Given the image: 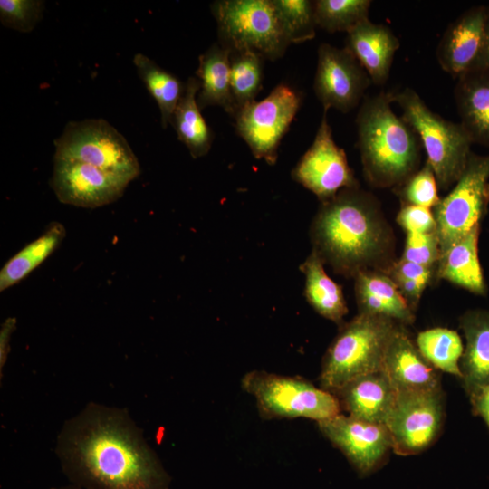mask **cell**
<instances>
[{"instance_id":"cell-1","label":"cell","mask_w":489,"mask_h":489,"mask_svg":"<svg viewBox=\"0 0 489 489\" xmlns=\"http://www.w3.org/2000/svg\"><path fill=\"white\" fill-rule=\"evenodd\" d=\"M54 453L84 489H169L171 478L125 408L87 403L66 419Z\"/></svg>"},{"instance_id":"cell-2","label":"cell","mask_w":489,"mask_h":489,"mask_svg":"<svg viewBox=\"0 0 489 489\" xmlns=\"http://www.w3.org/2000/svg\"><path fill=\"white\" fill-rule=\"evenodd\" d=\"M310 235L312 250L345 276L381 262L390 247L389 230L377 199L359 187L340 190L321 202Z\"/></svg>"},{"instance_id":"cell-3","label":"cell","mask_w":489,"mask_h":489,"mask_svg":"<svg viewBox=\"0 0 489 489\" xmlns=\"http://www.w3.org/2000/svg\"><path fill=\"white\" fill-rule=\"evenodd\" d=\"M391 104L389 92H379L364 99L356 117L363 173L375 187L400 186L420 164V140Z\"/></svg>"},{"instance_id":"cell-4","label":"cell","mask_w":489,"mask_h":489,"mask_svg":"<svg viewBox=\"0 0 489 489\" xmlns=\"http://www.w3.org/2000/svg\"><path fill=\"white\" fill-rule=\"evenodd\" d=\"M398 325L391 319L360 312L342 325L323 357L321 388L334 394L358 377L382 370L387 347Z\"/></svg>"},{"instance_id":"cell-5","label":"cell","mask_w":489,"mask_h":489,"mask_svg":"<svg viewBox=\"0 0 489 489\" xmlns=\"http://www.w3.org/2000/svg\"><path fill=\"white\" fill-rule=\"evenodd\" d=\"M392 103L401 110V118L415 130L427 156L437 185L446 189L462 175L473 141L459 123L447 120L431 110L417 91L406 87L389 92Z\"/></svg>"},{"instance_id":"cell-6","label":"cell","mask_w":489,"mask_h":489,"mask_svg":"<svg viewBox=\"0 0 489 489\" xmlns=\"http://www.w3.org/2000/svg\"><path fill=\"white\" fill-rule=\"evenodd\" d=\"M211 10L218 43L230 53L250 51L275 61L291 44L273 0H221L214 2Z\"/></svg>"},{"instance_id":"cell-7","label":"cell","mask_w":489,"mask_h":489,"mask_svg":"<svg viewBox=\"0 0 489 489\" xmlns=\"http://www.w3.org/2000/svg\"><path fill=\"white\" fill-rule=\"evenodd\" d=\"M241 385L265 419L305 417L319 422L341 412L335 395L300 378L253 370Z\"/></svg>"},{"instance_id":"cell-8","label":"cell","mask_w":489,"mask_h":489,"mask_svg":"<svg viewBox=\"0 0 489 489\" xmlns=\"http://www.w3.org/2000/svg\"><path fill=\"white\" fill-rule=\"evenodd\" d=\"M53 143L54 158L93 166L129 183L140 174L139 160L128 141L104 120L71 121Z\"/></svg>"},{"instance_id":"cell-9","label":"cell","mask_w":489,"mask_h":489,"mask_svg":"<svg viewBox=\"0 0 489 489\" xmlns=\"http://www.w3.org/2000/svg\"><path fill=\"white\" fill-rule=\"evenodd\" d=\"M489 204V155L471 152L453 189L434 207L440 254L470 233Z\"/></svg>"},{"instance_id":"cell-10","label":"cell","mask_w":489,"mask_h":489,"mask_svg":"<svg viewBox=\"0 0 489 489\" xmlns=\"http://www.w3.org/2000/svg\"><path fill=\"white\" fill-rule=\"evenodd\" d=\"M301 101V95L292 88L278 84L267 97L235 113L236 131L255 158L275 164L281 140L297 114Z\"/></svg>"},{"instance_id":"cell-11","label":"cell","mask_w":489,"mask_h":489,"mask_svg":"<svg viewBox=\"0 0 489 489\" xmlns=\"http://www.w3.org/2000/svg\"><path fill=\"white\" fill-rule=\"evenodd\" d=\"M444 419L442 390L397 392L386 421L392 450L400 455H416L438 436Z\"/></svg>"},{"instance_id":"cell-12","label":"cell","mask_w":489,"mask_h":489,"mask_svg":"<svg viewBox=\"0 0 489 489\" xmlns=\"http://www.w3.org/2000/svg\"><path fill=\"white\" fill-rule=\"evenodd\" d=\"M327 111L323 109L312 144L292 171V179L321 202L331 199L340 190L359 187L345 151L333 139Z\"/></svg>"},{"instance_id":"cell-13","label":"cell","mask_w":489,"mask_h":489,"mask_svg":"<svg viewBox=\"0 0 489 489\" xmlns=\"http://www.w3.org/2000/svg\"><path fill=\"white\" fill-rule=\"evenodd\" d=\"M371 82L369 74L345 47L329 43L319 46L313 88L323 109L350 111L360 104Z\"/></svg>"},{"instance_id":"cell-14","label":"cell","mask_w":489,"mask_h":489,"mask_svg":"<svg viewBox=\"0 0 489 489\" xmlns=\"http://www.w3.org/2000/svg\"><path fill=\"white\" fill-rule=\"evenodd\" d=\"M129 184L93 166L54 158L51 187L63 204L84 208L106 206L119 199Z\"/></svg>"},{"instance_id":"cell-15","label":"cell","mask_w":489,"mask_h":489,"mask_svg":"<svg viewBox=\"0 0 489 489\" xmlns=\"http://www.w3.org/2000/svg\"><path fill=\"white\" fill-rule=\"evenodd\" d=\"M321 432L348 458L360 475L372 472L383 460L392 440L386 425L339 414L317 422Z\"/></svg>"},{"instance_id":"cell-16","label":"cell","mask_w":489,"mask_h":489,"mask_svg":"<svg viewBox=\"0 0 489 489\" xmlns=\"http://www.w3.org/2000/svg\"><path fill=\"white\" fill-rule=\"evenodd\" d=\"M486 6H474L464 12L445 31L436 48V59L443 71L458 78L476 67L484 44Z\"/></svg>"},{"instance_id":"cell-17","label":"cell","mask_w":489,"mask_h":489,"mask_svg":"<svg viewBox=\"0 0 489 489\" xmlns=\"http://www.w3.org/2000/svg\"><path fill=\"white\" fill-rule=\"evenodd\" d=\"M382 370L397 392L441 389L438 370L422 356L402 324L388 342Z\"/></svg>"},{"instance_id":"cell-18","label":"cell","mask_w":489,"mask_h":489,"mask_svg":"<svg viewBox=\"0 0 489 489\" xmlns=\"http://www.w3.org/2000/svg\"><path fill=\"white\" fill-rule=\"evenodd\" d=\"M333 395L349 416L385 425L394 406L397 390L387 374L380 370L350 380Z\"/></svg>"},{"instance_id":"cell-19","label":"cell","mask_w":489,"mask_h":489,"mask_svg":"<svg viewBox=\"0 0 489 489\" xmlns=\"http://www.w3.org/2000/svg\"><path fill=\"white\" fill-rule=\"evenodd\" d=\"M398 38L383 24L366 20L347 34L345 48L351 53L377 85L384 84L390 73Z\"/></svg>"},{"instance_id":"cell-20","label":"cell","mask_w":489,"mask_h":489,"mask_svg":"<svg viewBox=\"0 0 489 489\" xmlns=\"http://www.w3.org/2000/svg\"><path fill=\"white\" fill-rule=\"evenodd\" d=\"M456 80L455 101L460 124L473 143L489 147V68H474Z\"/></svg>"},{"instance_id":"cell-21","label":"cell","mask_w":489,"mask_h":489,"mask_svg":"<svg viewBox=\"0 0 489 489\" xmlns=\"http://www.w3.org/2000/svg\"><path fill=\"white\" fill-rule=\"evenodd\" d=\"M354 277L359 312L383 316L399 324L413 322V310L386 273L368 269Z\"/></svg>"},{"instance_id":"cell-22","label":"cell","mask_w":489,"mask_h":489,"mask_svg":"<svg viewBox=\"0 0 489 489\" xmlns=\"http://www.w3.org/2000/svg\"><path fill=\"white\" fill-rule=\"evenodd\" d=\"M466 344L460 360L467 393L489 384V312L469 311L460 319Z\"/></svg>"},{"instance_id":"cell-23","label":"cell","mask_w":489,"mask_h":489,"mask_svg":"<svg viewBox=\"0 0 489 489\" xmlns=\"http://www.w3.org/2000/svg\"><path fill=\"white\" fill-rule=\"evenodd\" d=\"M196 75L200 82L197 97L200 110L219 106L234 117L235 106L230 85V51L218 43L211 45L198 57Z\"/></svg>"},{"instance_id":"cell-24","label":"cell","mask_w":489,"mask_h":489,"mask_svg":"<svg viewBox=\"0 0 489 489\" xmlns=\"http://www.w3.org/2000/svg\"><path fill=\"white\" fill-rule=\"evenodd\" d=\"M479 228L452 244L440 254L438 278L446 280L476 294H484L486 285L478 258Z\"/></svg>"},{"instance_id":"cell-25","label":"cell","mask_w":489,"mask_h":489,"mask_svg":"<svg viewBox=\"0 0 489 489\" xmlns=\"http://www.w3.org/2000/svg\"><path fill=\"white\" fill-rule=\"evenodd\" d=\"M199 90L198 79L189 77L170 121L177 139L187 148L194 158L206 155L214 139L197 104V94Z\"/></svg>"},{"instance_id":"cell-26","label":"cell","mask_w":489,"mask_h":489,"mask_svg":"<svg viewBox=\"0 0 489 489\" xmlns=\"http://www.w3.org/2000/svg\"><path fill=\"white\" fill-rule=\"evenodd\" d=\"M324 262L312 250L300 270L305 275L304 295L309 304L322 317L340 323L348 313L341 286L326 273Z\"/></svg>"},{"instance_id":"cell-27","label":"cell","mask_w":489,"mask_h":489,"mask_svg":"<svg viewBox=\"0 0 489 489\" xmlns=\"http://www.w3.org/2000/svg\"><path fill=\"white\" fill-rule=\"evenodd\" d=\"M65 235L66 230L62 224L51 222L42 235L3 265L0 270V291L3 292L27 277L61 245Z\"/></svg>"},{"instance_id":"cell-28","label":"cell","mask_w":489,"mask_h":489,"mask_svg":"<svg viewBox=\"0 0 489 489\" xmlns=\"http://www.w3.org/2000/svg\"><path fill=\"white\" fill-rule=\"evenodd\" d=\"M133 62L139 78L158 105L161 124L166 129L183 94L185 83L142 53H137Z\"/></svg>"},{"instance_id":"cell-29","label":"cell","mask_w":489,"mask_h":489,"mask_svg":"<svg viewBox=\"0 0 489 489\" xmlns=\"http://www.w3.org/2000/svg\"><path fill=\"white\" fill-rule=\"evenodd\" d=\"M416 345L436 369L462 378L460 360L464 347L455 331L442 327L425 330L417 334Z\"/></svg>"},{"instance_id":"cell-30","label":"cell","mask_w":489,"mask_h":489,"mask_svg":"<svg viewBox=\"0 0 489 489\" xmlns=\"http://www.w3.org/2000/svg\"><path fill=\"white\" fill-rule=\"evenodd\" d=\"M264 60L250 51L230 53V85L235 113L255 101L262 88Z\"/></svg>"},{"instance_id":"cell-31","label":"cell","mask_w":489,"mask_h":489,"mask_svg":"<svg viewBox=\"0 0 489 489\" xmlns=\"http://www.w3.org/2000/svg\"><path fill=\"white\" fill-rule=\"evenodd\" d=\"M370 5V0L314 1L316 25L331 34H348L360 23L369 20Z\"/></svg>"},{"instance_id":"cell-32","label":"cell","mask_w":489,"mask_h":489,"mask_svg":"<svg viewBox=\"0 0 489 489\" xmlns=\"http://www.w3.org/2000/svg\"><path fill=\"white\" fill-rule=\"evenodd\" d=\"M290 43H301L315 36L314 1L273 0Z\"/></svg>"},{"instance_id":"cell-33","label":"cell","mask_w":489,"mask_h":489,"mask_svg":"<svg viewBox=\"0 0 489 489\" xmlns=\"http://www.w3.org/2000/svg\"><path fill=\"white\" fill-rule=\"evenodd\" d=\"M400 186V196L406 205L430 209L435 207L440 201L437 195V181L431 166L427 162Z\"/></svg>"},{"instance_id":"cell-34","label":"cell","mask_w":489,"mask_h":489,"mask_svg":"<svg viewBox=\"0 0 489 489\" xmlns=\"http://www.w3.org/2000/svg\"><path fill=\"white\" fill-rule=\"evenodd\" d=\"M43 6L39 0H1L0 21L5 27L29 33L42 19Z\"/></svg>"},{"instance_id":"cell-35","label":"cell","mask_w":489,"mask_h":489,"mask_svg":"<svg viewBox=\"0 0 489 489\" xmlns=\"http://www.w3.org/2000/svg\"><path fill=\"white\" fill-rule=\"evenodd\" d=\"M440 246L436 231L407 234L401 259L433 268L438 263Z\"/></svg>"},{"instance_id":"cell-36","label":"cell","mask_w":489,"mask_h":489,"mask_svg":"<svg viewBox=\"0 0 489 489\" xmlns=\"http://www.w3.org/2000/svg\"><path fill=\"white\" fill-rule=\"evenodd\" d=\"M397 221L407 234L436 231V220L429 208L405 205L399 211Z\"/></svg>"},{"instance_id":"cell-37","label":"cell","mask_w":489,"mask_h":489,"mask_svg":"<svg viewBox=\"0 0 489 489\" xmlns=\"http://www.w3.org/2000/svg\"><path fill=\"white\" fill-rule=\"evenodd\" d=\"M474 412L489 427V384L476 388L469 393Z\"/></svg>"},{"instance_id":"cell-38","label":"cell","mask_w":489,"mask_h":489,"mask_svg":"<svg viewBox=\"0 0 489 489\" xmlns=\"http://www.w3.org/2000/svg\"><path fill=\"white\" fill-rule=\"evenodd\" d=\"M16 328V318L8 317L0 329V378L3 377V368L5 365L9 351L12 334Z\"/></svg>"},{"instance_id":"cell-39","label":"cell","mask_w":489,"mask_h":489,"mask_svg":"<svg viewBox=\"0 0 489 489\" xmlns=\"http://www.w3.org/2000/svg\"><path fill=\"white\" fill-rule=\"evenodd\" d=\"M476 67L489 68V6H486L484 31V44L482 53Z\"/></svg>"},{"instance_id":"cell-40","label":"cell","mask_w":489,"mask_h":489,"mask_svg":"<svg viewBox=\"0 0 489 489\" xmlns=\"http://www.w3.org/2000/svg\"><path fill=\"white\" fill-rule=\"evenodd\" d=\"M50 489H84V488H82V487H79L77 485L70 484L69 485L53 487V488H50Z\"/></svg>"}]
</instances>
